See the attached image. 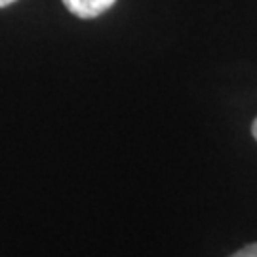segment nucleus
I'll return each instance as SVG.
<instances>
[{
	"label": "nucleus",
	"mask_w": 257,
	"mask_h": 257,
	"mask_svg": "<svg viewBox=\"0 0 257 257\" xmlns=\"http://www.w3.org/2000/svg\"><path fill=\"white\" fill-rule=\"evenodd\" d=\"M16 0H0V8H6V6H10V4H14Z\"/></svg>",
	"instance_id": "7ed1b4c3"
},
{
	"label": "nucleus",
	"mask_w": 257,
	"mask_h": 257,
	"mask_svg": "<svg viewBox=\"0 0 257 257\" xmlns=\"http://www.w3.org/2000/svg\"><path fill=\"white\" fill-rule=\"evenodd\" d=\"M116 0H63L65 8L76 18L92 19L105 14Z\"/></svg>",
	"instance_id": "f257e3e1"
},
{
	"label": "nucleus",
	"mask_w": 257,
	"mask_h": 257,
	"mask_svg": "<svg viewBox=\"0 0 257 257\" xmlns=\"http://www.w3.org/2000/svg\"><path fill=\"white\" fill-rule=\"evenodd\" d=\"M230 257H257V244H249L246 248H242Z\"/></svg>",
	"instance_id": "f03ea898"
},
{
	"label": "nucleus",
	"mask_w": 257,
	"mask_h": 257,
	"mask_svg": "<svg viewBox=\"0 0 257 257\" xmlns=\"http://www.w3.org/2000/svg\"><path fill=\"white\" fill-rule=\"evenodd\" d=\"M251 134H253V138H255V141H257V118L253 120V124H251Z\"/></svg>",
	"instance_id": "20e7f679"
}]
</instances>
